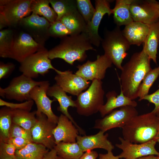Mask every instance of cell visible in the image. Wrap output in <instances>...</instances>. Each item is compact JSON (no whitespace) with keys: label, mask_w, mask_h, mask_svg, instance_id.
<instances>
[{"label":"cell","mask_w":159,"mask_h":159,"mask_svg":"<svg viewBox=\"0 0 159 159\" xmlns=\"http://www.w3.org/2000/svg\"><path fill=\"white\" fill-rule=\"evenodd\" d=\"M142 50L134 53L122 66L119 78L120 89L124 95L134 100L138 97L139 87L146 74L151 69L150 60Z\"/></svg>","instance_id":"obj_1"},{"label":"cell","mask_w":159,"mask_h":159,"mask_svg":"<svg viewBox=\"0 0 159 159\" xmlns=\"http://www.w3.org/2000/svg\"><path fill=\"white\" fill-rule=\"evenodd\" d=\"M62 39L59 44L48 51L51 60L60 58L73 65L75 61L81 62L86 59V51L96 50L86 32L72 34Z\"/></svg>","instance_id":"obj_2"},{"label":"cell","mask_w":159,"mask_h":159,"mask_svg":"<svg viewBox=\"0 0 159 159\" xmlns=\"http://www.w3.org/2000/svg\"><path fill=\"white\" fill-rule=\"evenodd\" d=\"M122 129L124 139L133 143H145L155 139L159 130V119L152 112L138 115Z\"/></svg>","instance_id":"obj_3"},{"label":"cell","mask_w":159,"mask_h":159,"mask_svg":"<svg viewBox=\"0 0 159 159\" xmlns=\"http://www.w3.org/2000/svg\"><path fill=\"white\" fill-rule=\"evenodd\" d=\"M104 54L117 68L122 69V64L127 55L130 45L123 35L120 27L105 32L101 42Z\"/></svg>","instance_id":"obj_4"},{"label":"cell","mask_w":159,"mask_h":159,"mask_svg":"<svg viewBox=\"0 0 159 159\" xmlns=\"http://www.w3.org/2000/svg\"><path fill=\"white\" fill-rule=\"evenodd\" d=\"M88 88L77 96L75 100L77 112L80 115L89 116L99 111L104 104V91L101 80H94Z\"/></svg>","instance_id":"obj_5"},{"label":"cell","mask_w":159,"mask_h":159,"mask_svg":"<svg viewBox=\"0 0 159 159\" xmlns=\"http://www.w3.org/2000/svg\"><path fill=\"white\" fill-rule=\"evenodd\" d=\"M52 69L57 74L59 71L52 65L48 56V51L44 47L31 55L20 63L19 71L22 74L32 79L37 78L39 75L44 76Z\"/></svg>","instance_id":"obj_6"},{"label":"cell","mask_w":159,"mask_h":159,"mask_svg":"<svg viewBox=\"0 0 159 159\" xmlns=\"http://www.w3.org/2000/svg\"><path fill=\"white\" fill-rule=\"evenodd\" d=\"M44 81H36L22 74L15 77L5 88L0 87V95L3 98L19 102L31 100L30 93L35 87L42 84Z\"/></svg>","instance_id":"obj_7"},{"label":"cell","mask_w":159,"mask_h":159,"mask_svg":"<svg viewBox=\"0 0 159 159\" xmlns=\"http://www.w3.org/2000/svg\"><path fill=\"white\" fill-rule=\"evenodd\" d=\"M32 0H0V16L8 26L16 27L21 20L32 12Z\"/></svg>","instance_id":"obj_8"},{"label":"cell","mask_w":159,"mask_h":159,"mask_svg":"<svg viewBox=\"0 0 159 159\" xmlns=\"http://www.w3.org/2000/svg\"><path fill=\"white\" fill-rule=\"evenodd\" d=\"M138 115L135 107L130 105L121 107L119 110H113L102 118L96 120L93 128L104 132L115 128H122Z\"/></svg>","instance_id":"obj_9"},{"label":"cell","mask_w":159,"mask_h":159,"mask_svg":"<svg viewBox=\"0 0 159 159\" xmlns=\"http://www.w3.org/2000/svg\"><path fill=\"white\" fill-rule=\"evenodd\" d=\"M29 34L22 30L15 33L14 43L8 58L19 63L44 47Z\"/></svg>","instance_id":"obj_10"},{"label":"cell","mask_w":159,"mask_h":159,"mask_svg":"<svg viewBox=\"0 0 159 159\" xmlns=\"http://www.w3.org/2000/svg\"><path fill=\"white\" fill-rule=\"evenodd\" d=\"M50 25V22L44 17L32 13L31 15L22 19L18 26L37 42L44 46L45 42L50 36L49 29Z\"/></svg>","instance_id":"obj_11"},{"label":"cell","mask_w":159,"mask_h":159,"mask_svg":"<svg viewBox=\"0 0 159 159\" xmlns=\"http://www.w3.org/2000/svg\"><path fill=\"white\" fill-rule=\"evenodd\" d=\"M36 122L31 130L32 142L51 150L56 145L53 131L57 124L50 121L43 113L36 114Z\"/></svg>","instance_id":"obj_12"},{"label":"cell","mask_w":159,"mask_h":159,"mask_svg":"<svg viewBox=\"0 0 159 159\" xmlns=\"http://www.w3.org/2000/svg\"><path fill=\"white\" fill-rule=\"evenodd\" d=\"M119 139L121 143L116 144L115 146L122 151L118 155L120 158L137 159L149 155L159 156V152L155 147L157 142L155 139L143 144L133 143L121 137Z\"/></svg>","instance_id":"obj_13"},{"label":"cell","mask_w":159,"mask_h":159,"mask_svg":"<svg viewBox=\"0 0 159 159\" xmlns=\"http://www.w3.org/2000/svg\"><path fill=\"white\" fill-rule=\"evenodd\" d=\"M112 64L110 59L104 54L98 55L94 61L87 60L85 63L77 66L78 70L75 74L87 80H102L105 76L107 69Z\"/></svg>","instance_id":"obj_14"},{"label":"cell","mask_w":159,"mask_h":159,"mask_svg":"<svg viewBox=\"0 0 159 159\" xmlns=\"http://www.w3.org/2000/svg\"><path fill=\"white\" fill-rule=\"evenodd\" d=\"M158 1L133 0L130 9L133 21L150 24L159 20Z\"/></svg>","instance_id":"obj_15"},{"label":"cell","mask_w":159,"mask_h":159,"mask_svg":"<svg viewBox=\"0 0 159 159\" xmlns=\"http://www.w3.org/2000/svg\"><path fill=\"white\" fill-rule=\"evenodd\" d=\"M49 85L48 81H44L40 85L34 87L31 91L30 95L31 100L34 101L37 106L36 114L43 113L50 121L57 124L59 117L54 113L51 107L52 103L57 100L55 98L50 100L47 95Z\"/></svg>","instance_id":"obj_16"},{"label":"cell","mask_w":159,"mask_h":159,"mask_svg":"<svg viewBox=\"0 0 159 159\" xmlns=\"http://www.w3.org/2000/svg\"><path fill=\"white\" fill-rule=\"evenodd\" d=\"M110 1H95V12L90 23L87 25L86 33L92 44L98 47L102 39L98 34V28L101 21L106 14L110 16L112 14V10L110 8Z\"/></svg>","instance_id":"obj_17"},{"label":"cell","mask_w":159,"mask_h":159,"mask_svg":"<svg viewBox=\"0 0 159 159\" xmlns=\"http://www.w3.org/2000/svg\"><path fill=\"white\" fill-rule=\"evenodd\" d=\"M54 80L56 84L66 93L77 96L87 89L90 83L88 80L69 70L57 74Z\"/></svg>","instance_id":"obj_18"},{"label":"cell","mask_w":159,"mask_h":159,"mask_svg":"<svg viewBox=\"0 0 159 159\" xmlns=\"http://www.w3.org/2000/svg\"><path fill=\"white\" fill-rule=\"evenodd\" d=\"M47 95L48 96L54 97L58 102L59 105L57 107V110L72 122L80 134L85 135V131L77 124L68 111L69 107H76L75 100L72 99V96L67 95L66 92L56 84L49 87Z\"/></svg>","instance_id":"obj_19"},{"label":"cell","mask_w":159,"mask_h":159,"mask_svg":"<svg viewBox=\"0 0 159 159\" xmlns=\"http://www.w3.org/2000/svg\"><path fill=\"white\" fill-rule=\"evenodd\" d=\"M100 130L97 134L90 135H78L77 142L84 152L92 150L96 148H102L107 151H112L114 146L108 139V134Z\"/></svg>","instance_id":"obj_20"},{"label":"cell","mask_w":159,"mask_h":159,"mask_svg":"<svg viewBox=\"0 0 159 159\" xmlns=\"http://www.w3.org/2000/svg\"><path fill=\"white\" fill-rule=\"evenodd\" d=\"M79 132L72 122L65 115L61 114L53 131L56 145L61 142H76Z\"/></svg>","instance_id":"obj_21"},{"label":"cell","mask_w":159,"mask_h":159,"mask_svg":"<svg viewBox=\"0 0 159 159\" xmlns=\"http://www.w3.org/2000/svg\"><path fill=\"white\" fill-rule=\"evenodd\" d=\"M149 29V25L133 21L125 26L122 32L130 45L139 46L144 43Z\"/></svg>","instance_id":"obj_22"},{"label":"cell","mask_w":159,"mask_h":159,"mask_svg":"<svg viewBox=\"0 0 159 159\" xmlns=\"http://www.w3.org/2000/svg\"><path fill=\"white\" fill-rule=\"evenodd\" d=\"M106 103L101 106L99 110L102 117H103L117 108L130 105L135 107L137 102L125 96L121 90L120 94L118 95L114 90L108 92L106 94Z\"/></svg>","instance_id":"obj_23"},{"label":"cell","mask_w":159,"mask_h":159,"mask_svg":"<svg viewBox=\"0 0 159 159\" xmlns=\"http://www.w3.org/2000/svg\"><path fill=\"white\" fill-rule=\"evenodd\" d=\"M159 43V20L149 24L148 33L143 44V49L156 64Z\"/></svg>","instance_id":"obj_24"},{"label":"cell","mask_w":159,"mask_h":159,"mask_svg":"<svg viewBox=\"0 0 159 159\" xmlns=\"http://www.w3.org/2000/svg\"><path fill=\"white\" fill-rule=\"evenodd\" d=\"M133 0H116L112 9L114 21L117 26H126L133 21L130 8Z\"/></svg>","instance_id":"obj_25"},{"label":"cell","mask_w":159,"mask_h":159,"mask_svg":"<svg viewBox=\"0 0 159 159\" xmlns=\"http://www.w3.org/2000/svg\"><path fill=\"white\" fill-rule=\"evenodd\" d=\"M59 20L69 29L72 34L86 32L87 24L77 9L65 15Z\"/></svg>","instance_id":"obj_26"},{"label":"cell","mask_w":159,"mask_h":159,"mask_svg":"<svg viewBox=\"0 0 159 159\" xmlns=\"http://www.w3.org/2000/svg\"><path fill=\"white\" fill-rule=\"evenodd\" d=\"M49 150L44 145L32 142L23 148L16 150L15 155L18 159H43Z\"/></svg>","instance_id":"obj_27"},{"label":"cell","mask_w":159,"mask_h":159,"mask_svg":"<svg viewBox=\"0 0 159 159\" xmlns=\"http://www.w3.org/2000/svg\"><path fill=\"white\" fill-rule=\"evenodd\" d=\"M11 116L12 123L28 130H31L37 121L36 110L31 112L11 109Z\"/></svg>","instance_id":"obj_28"},{"label":"cell","mask_w":159,"mask_h":159,"mask_svg":"<svg viewBox=\"0 0 159 159\" xmlns=\"http://www.w3.org/2000/svg\"><path fill=\"white\" fill-rule=\"evenodd\" d=\"M54 148L57 156L65 159H79L84 153L77 142H61L56 144Z\"/></svg>","instance_id":"obj_29"},{"label":"cell","mask_w":159,"mask_h":159,"mask_svg":"<svg viewBox=\"0 0 159 159\" xmlns=\"http://www.w3.org/2000/svg\"><path fill=\"white\" fill-rule=\"evenodd\" d=\"M49 3V0H32L31 9L32 13L42 16L52 24L57 20V16Z\"/></svg>","instance_id":"obj_30"},{"label":"cell","mask_w":159,"mask_h":159,"mask_svg":"<svg viewBox=\"0 0 159 159\" xmlns=\"http://www.w3.org/2000/svg\"><path fill=\"white\" fill-rule=\"evenodd\" d=\"M15 32L13 29H6L0 31V56L8 58L13 45Z\"/></svg>","instance_id":"obj_31"},{"label":"cell","mask_w":159,"mask_h":159,"mask_svg":"<svg viewBox=\"0 0 159 159\" xmlns=\"http://www.w3.org/2000/svg\"><path fill=\"white\" fill-rule=\"evenodd\" d=\"M50 3L59 20L64 16L77 9L76 1L73 0H49Z\"/></svg>","instance_id":"obj_32"},{"label":"cell","mask_w":159,"mask_h":159,"mask_svg":"<svg viewBox=\"0 0 159 159\" xmlns=\"http://www.w3.org/2000/svg\"><path fill=\"white\" fill-rule=\"evenodd\" d=\"M159 76V66L152 69L145 76L139 87L138 92V101L148 94L150 89Z\"/></svg>","instance_id":"obj_33"},{"label":"cell","mask_w":159,"mask_h":159,"mask_svg":"<svg viewBox=\"0 0 159 159\" xmlns=\"http://www.w3.org/2000/svg\"><path fill=\"white\" fill-rule=\"evenodd\" d=\"M12 123L11 109L6 106L2 107L0 110V140L8 138Z\"/></svg>","instance_id":"obj_34"},{"label":"cell","mask_w":159,"mask_h":159,"mask_svg":"<svg viewBox=\"0 0 159 159\" xmlns=\"http://www.w3.org/2000/svg\"><path fill=\"white\" fill-rule=\"evenodd\" d=\"M77 9L87 25L90 22L95 12V8L90 0H77Z\"/></svg>","instance_id":"obj_35"},{"label":"cell","mask_w":159,"mask_h":159,"mask_svg":"<svg viewBox=\"0 0 159 159\" xmlns=\"http://www.w3.org/2000/svg\"><path fill=\"white\" fill-rule=\"evenodd\" d=\"M49 32L50 36L61 38L72 34L71 32L60 20L51 24Z\"/></svg>","instance_id":"obj_36"},{"label":"cell","mask_w":159,"mask_h":159,"mask_svg":"<svg viewBox=\"0 0 159 159\" xmlns=\"http://www.w3.org/2000/svg\"><path fill=\"white\" fill-rule=\"evenodd\" d=\"M12 137L23 138L33 142L31 130H26L12 123L9 131L8 138Z\"/></svg>","instance_id":"obj_37"},{"label":"cell","mask_w":159,"mask_h":159,"mask_svg":"<svg viewBox=\"0 0 159 159\" xmlns=\"http://www.w3.org/2000/svg\"><path fill=\"white\" fill-rule=\"evenodd\" d=\"M34 102L32 100L19 103H14L6 101L0 99V106H6L12 109L30 111Z\"/></svg>","instance_id":"obj_38"},{"label":"cell","mask_w":159,"mask_h":159,"mask_svg":"<svg viewBox=\"0 0 159 159\" xmlns=\"http://www.w3.org/2000/svg\"><path fill=\"white\" fill-rule=\"evenodd\" d=\"M0 141L13 144L15 147L16 150H20L28 144L32 142L26 139L19 137L8 138L4 140H0Z\"/></svg>","instance_id":"obj_39"},{"label":"cell","mask_w":159,"mask_h":159,"mask_svg":"<svg viewBox=\"0 0 159 159\" xmlns=\"http://www.w3.org/2000/svg\"><path fill=\"white\" fill-rule=\"evenodd\" d=\"M143 100H147L154 104L155 107L151 112L156 115L159 114V88L152 94H148L145 96Z\"/></svg>","instance_id":"obj_40"},{"label":"cell","mask_w":159,"mask_h":159,"mask_svg":"<svg viewBox=\"0 0 159 159\" xmlns=\"http://www.w3.org/2000/svg\"><path fill=\"white\" fill-rule=\"evenodd\" d=\"M15 68L13 63L9 62L4 63L2 62L0 63V79L9 77L13 72Z\"/></svg>","instance_id":"obj_41"},{"label":"cell","mask_w":159,"mask_h":159,"mask_svg":"<svg viewBox=\"0 0 159 159\" xmlns=\"http://www.w3.org/2000/svg\"><path fill=\"white\" fill-rule=\"evenodd\" d=\"M16 149L12 144L0 141V155L15 157Z\"/></svg>","instance_id":"obj_42"},{"label":"cell","mask_w":159,"mask_h":159,"mask_svg":"<svg viewBox=\"0 0 159 159\" xmlns=\"http://www.w3.org/2000/svg\"><path fill=\"white\" fill-rule=\"evenodd\" d=\"M98 156V153L96 151L89 150L83 153L79 159H96Z\"/></svg>","instance_id":"obj_43"},{"label":"cell","mask_w":159,"mask_h":159,"mask_svg":"<svg viewBox=\"0 0 159 159\" xmlns=\"http://www.w3.org/2000/svg\"><path fill=\"white\" fill-rule=\"evenodd\" d=\"M118 155L115 156L114 155L112 151H107V153L99 154V159H120Z\"/></svg>","instance_id":"obj_44"},{"label":"cell","mask_w":159,"mask_h":159,"mask_svg":"<svg viewBox=\"0 0 159 159\" xmlns=\"http://www.w3.org/2000/svg\"><path fill=\"white\" fill-rule=\"evenodd\" d=\"M57 155V152L54 148L47 153L43 159H54Z\"/></svg>","instance_id":"obj_45"},{"label":"cell","mask_w":159,"mask_h":159,"mask_svg":"<svg viewBox=\"0 0 159 159\" xmlns=\"http://www.w3.org/2000/svg\"><path fill=\"white\" fill-rule=\"evenodd\" d=\"M157 156L154 155H149L140 157L137 159H157Z\"/></svg>","instance_id":"obj_46"},{"label":"cell","mask_w":159,"mask_h":159,"mask_svg":"<svg viewBox=\"0 0 159 159\" xmlns=\"http://www.w3.org/2000/svg\"><path fill=\"white\" fill-rule=\"evenodd\" d=\"M0 159H18L15 157H11L4 155H0Z\"/></svg>","instance_id":"obj_47"},{"label":"cell","mask_w":159,"mask_h":159,"mask_svg":"<svg viewBox=\"0 0 159 159\" xmlns=\"http://www.w3.org/2000/svg\"><path fill=\"white\" fill-rule=\"evenodd\" d=\"M155 139L156 140L157 142H158L159 144V130L155 138Z\"/></svg>","instance_id":"obj_48"},{"label":"cell","mask_w":159,"mask_h":159,"mask_svg":"<svg viewBox=\"0 0 159 159\" xmlns=\"http://www.w3.org/2000/svg\"><path fill=\"white\" fill-rule=\"evenodd\" d=\"M54 159H65L57 155Z\"/></svg>","instance_id":"obj_49"},{"label":"cell","mask_w":159,"mask_h":159,"mask_svg":"<svg viewBox=\"0 0 159 159\" xmlns=\"http://www.w3.org/2000/svg\"><path fill=\"white\" fill-rule=\"evenodd\" d=\"M157 7H158V10L159 11V2H158L157 3Z\"/></svg>","instance_id":"obj_50"},{"label":"cell","mask_w":159,"mask_h":159,"mask_svg":"<svg viewBox=\"0 0 159 159\" xmlns=\"http://www.w3.org/2000/svg\"><path fill=\"white\" fill-rule=\"evenodd\" d=\"M158 118L159 119V114L157 115Z\"/></svg>","instance_id":"obj_51"},{"label":"cell","mask_w":159,"mask_h":159,"mask_svg":"<svg viewBox=\"0 0 159 159\" xmlns=\"http://www.w3.org/2000/svg\"><path fill=\"white\" fill-rule=\"evenodd\" d=\"M157 159H159V156H157Z\"/></svg>","instance_id":"obj_52"},{"label":"cell","mask_w":159,"mask_h":159,"mask_svg":"<svg viewBox=\"0 0 159 159\" xmlns=\"http://www.w3.org/2000/svg\"><path fill=\"white\" fill-rule=\"evenodd\" d=\"M158 87H159V85H158Z\"/></svg>","instance_id":"obj_53"}]
</instances>
